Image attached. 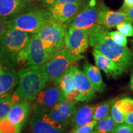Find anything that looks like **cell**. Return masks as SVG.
Instances as JSON below:
<instances>
[{
  "label": "cell",
  "mask_w": 133,
  "mask_h": 133,
  "mask_svg": "<svg viewBox=\"0 0 133 133\" xmlns=\"http://www.w3.org/2000/svg\"><path fill=\"white\" fill-rule=\"evenodd\" d=\"M89 44L115 63L123 70H128L133 64V54L127 46L115 43L109 30L96 24L88 30Z\"/></svg>",
  "instance_id": "cell-1"
},
{
  "label": "cell",
  "mask_w": 133,
  "mask_h": 133,
  "mask_svg": "<svg viewBox=\"0 0 133 133\" xmlns=\"http://www.w3.org/2000/svg\"><path fill=\"white\" fill-rule=\"evenodd\" d=\"M30 35L19 30L8 29L0 38V61L6 67L17 68L27 64Z\"/></svg>",
  "instance_id": "cell-2"
},
{
  "label": "cell",
  "mask_w": 133,
  "mask_h": 133,
  "mask_svg": "<svg viewBox=\"0 0 133 133\" xmlns=\"http://www.w3.org/2000/svg\"><path fill=\"white\" fill-rule=\"evenodd\" d=\"M18 84L15 92L20 99L32 101L50 83L42 65H30L17 72Z\"/></svg>",
  "instance_id": "cell-3"
},
{
  "label": "cell",
  "mask_w": 133,
  "mask_h": 133,
  "mask_svg": "<svg viewBox=\"0 0 133 133\" xmlns=\"http://www.w3.org/2000/svg\"><path fill=\"white\" fill-rule=\"evenodd\" d=\"M52 21L48 9H34L22 13L5 23L8 29L36 34Z\"/></svg>",
  "instance_id": "cell-4"
},
{
  "label": "cell",
  "mask_w": 133,
  "mask_h": 133,
  "mask_svg": "<svg viewBox=\"0 0 133 133\" xmlns=\"http://www.w3.org/2000/svg\"><path fill=\"white\" fill-rule=\"evenodd\" d=\"M66 31L64 24L52 21L37 33L49 59L64 46Z\"/></svg>",
  "instance_id": "cell-5"
},
{
  "label": "cell",
  "mask_w": 133,
  "mask_h": 133,
  "mask_svg": "<svg viewBox=\"0 0 133 133\" xmlns=\"http://www.w3.org/2000/svg\"><path fill=\"white\" fill-rule=\"evenodd\" d=\"M78 61L65 48L64 45L59 52L43 65L50 80L56 84L69 69Z\"/></svg>",
  "instance_id": "cell-6"
},
{
  "label": "cell",
  "mask_w": 133,
  "mask_h": 133,
  "mask_svg": "<svg viewBox=\"0 0 133 133\" xmlns=\"http://www.w3.org/2000/svg\"><path fill=\"white\" fill-rule=\"evenodd\" d=\"M102 6L96 0H89L87 3L83 4L77 14L64 24L66 30L69 27L90 30L97 24Z\"/></svg>",
  "instance_id": "cell-7"
},
{
  "label": "cell",
  "mask_w": 133,
  "mask_h": 133,
  "mask_svg": "<svg viewBox=\"0 0 133 133\" xmlns=\"http://www.w3.org/2000/svg\"><path fill=\"white\" fill-rule=\"evenodd\" d=\"M89 33L85 29L69 27L64 37V47L77 61L83 59V53L89 46Z\"/></svg>",
  "instance_id": "cell-8"
},
{
  "label": "cell",
  "mask_w": 133,
  "mask_h": 133,
  "mask_svg": "<svg viewBox=\"0 0 133 133\" xmlns=\"http://www.w3.org/2000/svg\"><path fill=\"white\" fill-rule=\"evenodd\" d=\"M52 83L44 88L33 101L31 110L33 114L48 113L56 104L65 100L57 84Z\"/></svg>",
  "instance_id": "cell-9"
},
{
  "label": "cell",
  "mask_w": 133,
  "mask_h": 133,
  "mask_svg": "<svg viewBox=\"0 0 133 133\" xmlns=\"http://www.w3.org/2000/svg\"><path fill=\"white\" fill-rule=\"evenodd\" d=\"M73 86L79 93L78 102L91 101L97 92L96 88L88 78L84 71L79 70L77 66L73 65Z\"/></svg>",
  "instance_id": "cell-10"
},
{
  "label": "cell",
  "mask_w": 133,
  "mask_h": 133,
  "mask_svg": "<svg viewBox=\"0 0 133 133\" xmlns=\"http://www.w3.org/2000/svg\"><path fill=\"white\" fill-rule=\"evenodd\" d=\"M29 124L32 133H66V128L53 120L48 113L33 114Z\"/></svg>",
  "instance_id": "cell-11"
},
{
  "label": "cell",
  "mask_w": 133,
  "mask_h": 133,
  "mask_svg": "<svg viewBox=\"0 0 133 133\" xmlns=\"http://www.w3.org/2000/svg\"><path fill=\"white\" fill-rule=\"evenodd\" d=\"M49 59L37 33L30 35L28 47L26 62L29 65H43Z\"/></svg>",
  "instance_id": "cell-12"
},
{
  "label": "cell",
  "mask_w": 133,
  "mask_h": 133,
  "mask_svg": "<svg viewBox=\"0 0 133 133\" xmlns=\"http://www.w3.org/2000/svg\"><path fill=\"white\" fill-rule=\"evenodd\" d=\"M76 110V103L64 100L56 104L48 114L53 120L66 128L71 123Z\"/></svg>",
  "instance_id": "cell-13"
},
{
  "label": "cell",
  "mask_w": 133,
  "mask_h": 133,
  "mask_svg": "<svg viewBox=\"0 0 133 133\" xmlns=\"http://www.w3.org/2000/svg\"><path fill=\"white\" fill-rule=\"evenodd\" d=\"M31 0H0V19L6 21L29 11Z\"/></svg>",
  "instance_id": "cell-14"
},
{
  "label": "cell",
  "mask_w": 133,
  "mask_h": 133,
  "mask_svg": "<svg viewBox=\"0 0 133 133\" xmlns=\"http://www.w3.org/2000/svg\"><path fill=\"white\" fill-rule=\"evenodd\" d=\"M82 5L83 2L54 4L48 8V9L53 21L64 24L77 14Z\"/></svg>",
  "instance_id": "cell-15"
},
{
  "label": "cell",
  "mask_w": 133,
  "mask_h": 133,
  "mask_svg": "<svg viewBox=\"0 0 133 133\" xmlns=\"http://www.w3.org/2000/svg\"><path fill=\"white\" fill-rule=\"evenodd\" d=\"M31 108V101H20L12 106L6 118L12 123L22 128L29 118Z\"/></svg>",
  "instance_id": "cell-16"
},
{
  "label": "cell",
  "mask_w": 133,
  "mask_h": 133,
  "mask_svg": "<svg viewBox=\"0 0 133 133\" xmlns=\"http://www.w3.org/2000/svg\"><path fill=\"white\" fill-rule=\"evenodd\" d=\"M123 22L131 23L125 12L119 11H111L105 5H102L97 24L104 26L109 30L116 27V25Z\"/></svg>",
  "instance_id": "cell-17"
},
{
  "label": "cell",
  "mask_w": 133,
  "mask_h": 133,
  "mask_svg": "<svg viewBox=\"0 0 133 133\" xmlns=\"http://www.w3.org/2000/svg\"><path fill=\"white\" fill-rule=\"evenodd\" d=\"M18 74L16 70L6 66L0 67V97L11 95L18 84Z\"/></svg>",
  "instance_id": "cell-18"
},
{
  "label": "cell",
  "mask_w": 133,
  "mask_h": 133,
  "mask_svg": "<svg viewBox=\"0 0 133 133\" xmlns=\"http://www.w3.org/2000/svg\"><path fill=\"white\" fill-rule=\"evenodd\" d=\"M92 54L96 65L99 69L104 71L109 77L116 78L124 72L122 69L117 65L114 61L105 56L98 50L94 48Z\"/></svg>",
  "instance_id": "cell-19"
},
{
  "label": "cell",
  "mask_w": 133,
  "mask_h": 133,
  "mask_svg": "<svg viewBox=\"0 0 133 133\" xmlns=\"http://www.w3.org/2000/svg\"><path fill=\"white\" fill-rule=\"evenodd\" d=\"M97 105H84L76 108V112L71 120L73 129L84 125L93 120V115Z\"/></svg>",
  "instance_id": "cell-20"
},
{
  "label": "cell",
  "mask_w": 133,
  "mask_h": 133,
  "mask_svg": "<svg viewBox=\"0 0 133 133\" xmlns=\"http://www.w3.org/2000/svg\"><path fill=\"white\" fill-rule=\"evenodd\" d=\"M83 69L88 78L96 88L97 92H104L105 85L103 82L102 75L99 68L89 62H85L83 65Z\"/></svg>",
  "instance_id": "cell-21"
},
{
  "label": "cell",
  "mask_w": 133,
  "mask_h": 133,
  "mask_svg": "<svg viewBox=\"0 0 133 133\" xmlns=\"http://www.w3.org/2000/svg\"><path fill=\"white\" fill-rule=\"evenodd\" d=\"M65 100L66 96L73 91L75 88L73 86V69L72 66L66 71L61 78L56 83Z\"/></svg>",
  "instance_id": "cell-22"
},
{
  "label": "cell",
  "mask_w": 133,
  "mask_h": 133,
  "mask_svg": "<svg viewBox=\"0 0 133 133\" xmlns=\"http://www.w3.org/2000/svg\"><path fill=\"white\" fill-rule=\"evenodd\" d=\"M21 101L16 92L0 97V120L4 118L15 104Z\"/></svg>",
  "instance_id": "cell-23"
},
{
  "label": "cell",
  "mask_w": 133,
  "mask_h": 133,
  "mask_svg": "<svg viewBox=\"0 0 133 133\" xmlns=\"http://www.w3.org/2000/svg\"><path fill=\"white\" fill-rule=\"evenodd\" d=\"M117 125L111 116L107 115L98 121L94 128L98 133H109Z\"/></svg>",
  "instance_id": "cell-24"
},
{
  "label": "cell",
  "mask_w": 133,
  "mask_h": 133,
  "mask_svg": "<svg viewBox=\"0 0 133 133\" xmlns=\"http://www.w3.org/2000/svg\"><path fill=\"white\" fill-rule=\"evenodd\" d=\"M115 102V100L114 99L97 105L94 110V115H93V120L99 121L103 118L107 116L110 111L112 105Z\"/></svg>",
  "instance_id": "cell-25"
},
{
  "label": "cell",
  "mask_w": 133,
  "mask_h": 133,
  "mask_svg": "<svg viewBox=\"0 0 133 133\" xmlns=\"http://www.w3.org/2000/svg\"><path fill=\"white\" fill-rule=\"evenodd\" d=\"M22 128L6 118L0 120V133H21Z\"/></svg>",
  "instance_id": "cell-26"
},
{
  "label": "cell",
  "mask_w": 133,
  "mask_h": 133,
  "mask_svg": "<svg viewBox=\"0 0 133 133\" xmlns=\"http://www.w3.org/2000/svg\"><path fill=\"white\" fill-rule=\"evenodd\" d=\"M116 104L124 115L133 112V99L130 97H125L116 101Z\"/></svg>",
  "instance_id": "cell-27"
},
{
  "label": "cell",
  "mask_w": 133,
  "mask_h": 133,
  "mask_svg": "<svg viewBox=\"0 0 133 133\" xmlns=\"http://www.w3.org/2000/svg\"><path fill=\"white\" fill-rule=\"evenodd\" d=\"M111 117L117 124H123L125 121V115L119 109L117 105L115 102L110 109Z\"/></svg>",
  "instance_id": "cell-28"
},
{
  "label": "cell",
  "mask_w": 133,
  "mask_h": 133,
  "mask_svg": "<svg viewBox=\"0 0 133 133\" xmlns=\"http://www.w3.org/2000/svg\"><path fill=\"white\" fill-rule=\"evenodd\" d=\"M116 28L118 31L123 34L126 37L133 36V26L130 22L121 23L116 25Z\"/></svg>",
  "instance_id": "cell-29"
},
{
  "label": "cell",
  "mask_w": 133,
  "mask_h": 133,
  "mask_svg": "<svg viewBox=\"0 0 133 133\" xmlns=\"http://www.w3.org/2000/svg\"><path fill=\"white\" fill-rule=\"evenodd\" d=\"M110 36L113 39V41L116 44L121 46H126L127 44V38L123 34L119 32V31H114L109 32Z\"/></svg>",
  "instance_id": "cell-30"
},
{
  "label": "cell",
  "mask_w": 133,
  "mask_h": 133,
  "mask_svg": "<svg viewBox=\"0 0 133 133\" xmlns=\"http://www.w3.org/2000/svg\"><path fill=\"white\" fill-rule=\"evenodd\" d=\"M97 121L92 120L88 123L84 124V125L81 126L79 127L76 128L75 129H73L70 133H89L93 130L95 126L97 124Z\"/></svg>",
  "instance_id": "cell-31"
},
{
  "label": "cell",
  "mask_w": 133,
  "mask_h": 133,
  "mask_svg": "<svg viewBox=\"0 0 133 133\" xmlns=\"http://www.w3.org/2000/svg\"><path fill=\"white\" fill-rule=\"evenodd\" d=\"M109 133H132V126L127 124H119Z\"/></svg>",
  "instance_id": "cell-32"
},
{
  "label": "cell",
  "mask_w": 133,
  "mask_h": 133,
  "mask_svg": "<svg viewBox=\"0 0 133 133\" xmlns=\"http://www.w3.org/2000/svg\"><path fill=\"white\" fill-rule=\"evenodd\" d=\"M132 8H133V0H124V3L119 9V11L125 12Z\"/></svg>",
  "instance_id": "cell-33"
},
{
  "label": "cell",
  "mask_w": 133,
  "mask_h": 133,
  "mask_svg": "<svg viewBox=\"0 0 133 133\" xmlns=\"http://www.w3.org/2000/svg\"><path fill=\"white\" fill-rule=\"evenodd\" d=\"M124 123L129 125H133V112L126 115Z\"/></svg>",
  "instance_id": "cell-34"
},
{
  "label": "cell",
  "mask_w": 133,
  "mask_h": 133,
  "mask_svg": "<svg viewBox=\"0 0 133 133\" xmlns=\"http://www.w3.org/2000/svg\"><path fill=\"white\" fill-rule=\"evenodd\" d=\"M8 29V26H6L5 21L3 20L0 19V38L2 36V35L4 34L5 31Z\"/></svg>",
  "instance_id": "cell-35"
},
{
  "label": "cell",
  "mask_w": 133,
  "mask_h": 133,
  "mask_svg": "<svg viewBox=\"0 0 133 133\" xmlns=\"http://www.w3.org/2000/svg\"><path fill=\"white\" fill-rule=\"evenodd\" d=\"M83 0H58L54 4H62L65 3H82Z\"/></svg>",
  "instance_id": "cell-36"
},
{
  "label": "cell",
  "mask_w": 133,
  "mask_h": 133,
  "mask_svg": "<svg viewBox=\"0 0 133 133\" xmlns=\"http://www.w3.org/2000/svg\"><path fill=\"white\" fill-rule=\"evenodd\" d=\"M125 14L126 15V16L128 17L129 21L131 23H133V8H131L129 10H128L127 11H126Z\"/></svg>",
  "instance_id": "cell-37"
},
{
  "label": "cell",
  "mask_w": 133,
  "mask_h": 133,
  "mask_svg": "<svg viewBox=\"0 0 133 133\" xmlns=\"http://www.w3.org/2000/svg\"><path fill=\"white\" fill-rule=\"evenodd\" d=\"M43 1L46 6L50 7V6H52V5H54L58 0H43Z\"/></svg>",
  "instance_id": "cell-38"
},
{
  "label": "cell",
  "mask_w": 133,
  "mask_h": 133,
  "mask_svg": "<svg viewBox=\"0 0 133 133\" xmlns=\"http://www.w3.org/2000/svg\"><path fill=\"white\" fill-rule=\"evenodd\" d=\"M130 87L132 90H133V71L132 72V74H131V81H130Z\"/></svg>",
  "instance_id": "cell-39"
},
{
  "label": "cell",
  "mask_w": 133,
  "mask_h": 133,
  "mask_svg": "<svg viewBox=\"0 0 133 133\" xmlns=\"http://www.w3.org/2000/svg\"><path fill=\"white\" fill-rule=\"evenodd\" d=\"M89 133H98L97 132V131H96V130H94V131H91V132H89Z\"/></svg>",
  "instance_id": "cell-40"
},
{
  "label": "cell",
  "mask_w": 133,
  "mask_h": 133,
  "mask_svg": "<svg viewBox=\"0 0 133 133\" xmlns=\"http://www.w3.org/2000/svg\"><path fill=\"white\" fill-rule=\"evenodd\" d=\"M2 63H1V61H0V67H1V66H2Z\"/></svg>",
  "instance_id": "cell-41"
},
{
  "label": "cell",
  "mask_w": 133,
  "mask_h": 133,
  "mask_svg": "<svg viewBox=\"0 0 133 133\" xmlns=\"http://www.w3.org/2000/svg\"><path fill=\"white\" fill-rule=\"evenodd\" d=\"M131 43H132V48H133V39L131 40Z\"/></svg>",
  "instance_id": "cell-42"
},
{
  "label": "cell",
  "mask_w": 133,
  "mask_h": 133,
  "mask_svg": "<svg viewBox=\"0 0 133 133\" xmlns=\"http://www.w3.org/2000/svg\"><path fill=\"white\" fill-rule=\"evenodd\" d=\"M132 133H133V126H132Z\"/></svg>",
  "instance_id": "cell-43"
}]
</instances>
